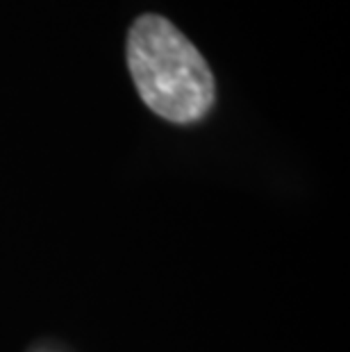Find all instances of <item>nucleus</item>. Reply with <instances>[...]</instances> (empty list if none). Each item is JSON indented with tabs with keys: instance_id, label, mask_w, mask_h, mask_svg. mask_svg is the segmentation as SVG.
Returning a JSON list of instances; mask_svg holds the SVG:
<instances>
[{
	"instance_id": "1",
	"label": "nucleus",
	"mask_w": 350,
	"mask_h": 352,
	"mask_svg": "<svg viewBox=\"0 0 350 352\" xmlns=\"http://www.w3.org/2000/svg\"><path fill=\"white\" fill-rule=\"evenodd\" d=\"M128 66L148 107L171 123H193L214 104V76L198 48L166 19L146 14L128 34Z\"/></svg>"
}]
</instances>
